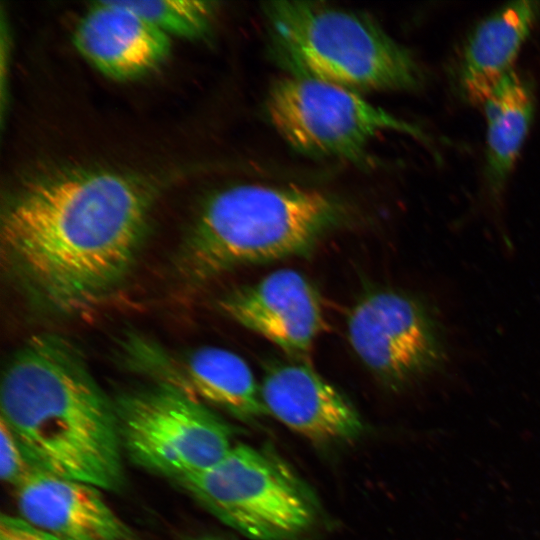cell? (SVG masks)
I'll list each match as a JSON object with an SVG mask.
<instances>
[{
    "mask_svg": "<svg viewBox=\"0 0 540 540\" xmlns=\"http://www.w3.org/2000/svg\"><path fill=\"white\" fill-rule=\"evenodd\" d=\"M152 202L149 184L116 170L64 168L34 176L2 210L7 267L49 308H85L127 274Z\"/></svg>",
    "mask_w": 540,
    "mask_h": 540,
    "instance_id": "1",
    "label": "cell"
},
{
    "mask_svg": "<svg viewBox=\"0 0 540 540\" xmlns=\"http://www.w3.org/2000/svg\"><path fill=\"white\" fill-rule=\"evenodd\" d=\"M1 419L42 471L116 490L123 481L115 405L63 338L27 341L4 369Z\"/></svg>",
    "mask_w": 540,
    "mask_h": 540,
    "instance_id": "2",
    "label": "cell"
},
{
    "mask_svg": "<svg viewBox=\"0 0 540 540\" xmlns=\"http://www.w3.org/2000/svg\"><path fill=\"white\" fill-rule=\"evenodd\" d=\"M346 217L342 200L314 188L228 186L203 202L179 264L201 282L241 266L303 256Z\"/></svg>",
    "mask_w": 540,
    "mask_h": 540,
    "instance_id": "3",
    "label": "cell"
},
{
    "mask_svg": "<svg viewBox=\"0 0 540 540\" xmlns=\"http://www.w3.org/2000/svg\"><path fill=\"white\" fill-rule=\"evenodd\" d=\"M272 53L287 75L358 93L408 91L423 80L414 56L369 16L312 1L263 5Z\"/></svg>",
    "mask_w": 540,
    "mask_h": 540,
    "instance_id": "4",
    "label": "cell"
},
{
    "mask_svg": "<svg viewBox=\"0 0 540 540\" xmlns=\"http://www.w3.org/2000/svg\"><path fill=\"white\" fill-rule=\"evenodd\" d=\"M218 519L253 540H291L309 529L316 505L276 456L236 444L212 467L179 481Z\"/></svg>",
    "mask_w": 540,
    "mask_h": 540,
    "instance_id": "5",
    "label": "cell"
},
{
    "mask_svg": "<svg viewBox=\"0 0 540 540\" xmlns=\"http://www.w3.org/2000/svg\"><path fill=\"white\" fill-rule=\"evenodd\" d=\"M115 408L122 447L130 458L178 481L212 467L234 446L224 420L165 380L124 394Z\"/></svg>",
    "mask_w": 540,
    "mask_h": 540,
    "instance_id": "6",
    "label": "cell"
},
{
    "mask_svg": "<svg viewBox=\"0 0 540 540\" xmlns=\"http://www.w3.org/2000/svg\"><path fill=\"white\" fill-rule=\"evenodd\" d=\"M265 107L279 135L311 157L360 160L371 141L385 131L427 139L419 128L360 93L311 78L285 75L274 80Z\"/></svg>",
    "mask_w": 540,
    "mask_h": 540,
    "instance_id": "7",
    "label": "cell"
},
{
    "mask_svg": "<svg viewBox=\"0 0 540 540\" xmlns=\"http://www.w3.org/2000/svg\"><path fill=\"white\" fill-rule=\"evenodd\" d=\"M347 333L361 362L393 390L432 376L447 361L441 322L424 301L402 291L363 296L348 316Z\"/></svg>",
    "mask_w": 540,
    "mask_h": 540,
    "instance_id": "8",
    "label": "cell"
},
{
    "mask_svg": "<svg viewBox=\"0 0 540 540\" xmlns=\"http://www.w3.org/2000/svg\"><path fill=\"white\" fill-rule=\"evenodd\" d=\"M218 305L229 318L300 360L310 353L324 327L317 290L292 269H280L234 288Z\"/></svg>",
    "mask_w": 540,
    "mask_h": 540,
    "instance_id": "9",
    "label": "cell"
},
{
    "mask_svg": "<svg viewBox=\"0 0 540 540\" xmlns=\"http://www.w3.org/2000/svg\"><path fill=\"white\" fill-rule=\"evenodd\" d=\"M260 391L268 414L313 442L349 441L363 432L362 419L351 402L305 363L269 365Z\"/></svg>",
    "mask_w": 540,
    "mask_h": 540,
    "instance_id": "10",
    "label": "cell"
},
{
    "mask_svg": "<svg viewBox=\"0 0 540 540\" xmlns=\"http://www.w3.org/2000/svg\"><path fill=\"white\" fill-rule=\"evenodd\" d=\"M73 42L93 67L116 80L152 72L171 50V37L119 0L92 3L74 30Z\"/></svg>",
    "mask_w": 540,
    "mask_h": 540,
    "instance_id": "11",
    "label": "cell"
},
{
    "mask_svg": "<svg viewBox=\"0 0 540 540\" xmlns=\"http://www.w3.org/2000/svg\"><path fill=\"white\" fill-rule=\"evenodd\" d=\"M17 503L29 523L60 540H129L127 525L101 489L35 468L17 487Z\"/></svg>",
    "mask_w": 540,
    "mask_h": 540,
    "instance_id": "12",
    "label": "cell"
},
{
    "mask_svg": "<svg viewBox=\"0 0 540 540\" xmlns=\"http://www.w3.org/2000/svg\"><path fill=\"white\" fill-rule=\"evenodd\" d=\"M154 352V351H153ZM150 353L154 367L164 380L192 393L197 398L224 409L241 420L267 415L260 386L247 363L226 349L203 346L177 358Z\"/></svg>",
    "mask_w": 540,
    "mask_h": 540,
    "instance_id": "13",
    "label": "cell"
},
{
    "mask_svg": "<svg viewBox=\"0 0 540 540\" xmlns=\"http://www.w3.org/2000/svg\"><path fill=\"white\" fill-rule=\"evenodd\" d=\"M540 15V2H510L483 19L469 36L458 69L467 100L482 105L513 64Z\"/></svg>",
    "mask_w": 540,
    "mask_h": 540,
    "instance_id": "14",
    "label": "cell"
},
{
    "mask_svg": "<svg viewBox=\"0 0 540 540\" xmlns=\"http://www.w3.org/2000/svg\"><path fill=\"white\" fill-rule=\"evenodd\" d=\"M487 122L486 172L496 194L507 182L528 135L535 108L529 81L515 70L483 102Z\"/></svg>",
    "mask_w": 540,
    "mask_h": 540,
    "instance_id": "15",
    "label": "cell"
},
{
    "mask_svg": "<svg viewBox=\"0 0 540 540\" xmlns=\"http://www.w3.org/2000/svg\"><path fill=\"white\" fill-rule=\"evenodd\" d=\"M141 18L168 35L200 39L211 29L213 2L197 0H119Z\"/></svg>",
    "mask_w": 540,
    "mask_h": 540,
    "instance_id": "16",
    "label": "cell"
},
{
    "mask_svg": "<svg viewBox=\"0 0 540 540\" xmlns=\"http://www.w3.org/2000/svg\"><path fill=\"white\" fill-rule=\"evenodd\" d=\"M35 467L13 431L0 418V475L3 482L16 488L31 474Z\"/></svg>",
    "mask_w": 540,
    "mask_h": 540,
    "instance_id": "17",
    "label": "cell"
},
{
    "mask_svg": "<svg viewBox=\"0 0 540 540\" xmlns=\"http://www.w3.org/2000/svg\"><path fill=\"white\" fill-rule=\"evenodd\" d=\"M0 540H60L22 517L2 514Z\"/></svg>",
    "mask_w": 540,
    "mask_h": 540,
    "instance_id": "18",
    "label": "cell"
},
{
    "mask_svg": "<svg viewBox=\"0 0 540 540\" xmlns=\"http://www.w3.org/2000/svg\"><path fill=\"white\" fill-rule=\"evenodd\" d=\"M193 540H219V539L203 537V538H197V539H193Z\"/></svg>",
    "mask_w": 540,
    "mask_h": 540,
    "instance_id": "19",
    "label": "cell"
}]
</instances>
